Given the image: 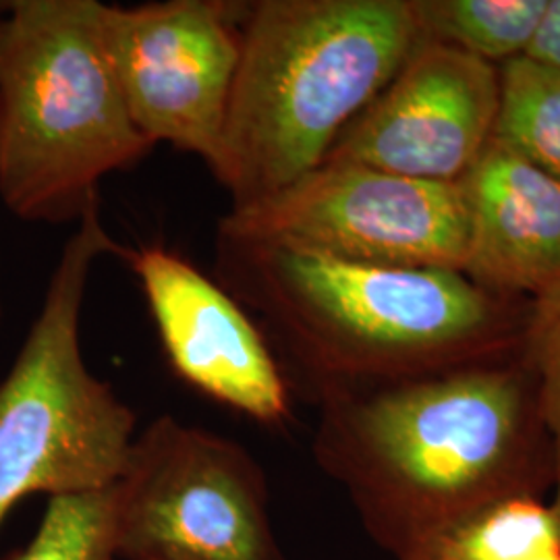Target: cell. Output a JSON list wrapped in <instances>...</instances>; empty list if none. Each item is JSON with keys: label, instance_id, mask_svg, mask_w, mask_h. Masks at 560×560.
<instances>
[{"label": "cell", "instance_id": "cell-1", "mask_svg": "<svg viewBox=\"0 0 560 560\" xmlns=\"http://www.w3.org/2000/svg\"><path fill=\"white\" fill-rule=\"evenodd\" d=\"M314 457L397 560H430L460 525L555 488L525 351L322 400Z\"/></svg>", "mask_w": 560, "mask_h": 560}, {"label": "cell", "instance_id": "cell-2", "mask_svg": "<svg viewBox=\"0 0 560 560\" xmlns=\"http://www.w3.org/2000/svg\"><path fill=\"white\" fill-rule=\"evenodd\" d=\"M214 280L260 326L284 381L322 400L523 351L532 300L459 270L376 268L217 240Z\"/></svg>", "mask_w": 560, "mask_h": 560}, {"label": "cell", "instance_id": "cell-3", "mask_svg": "<svg viewBox=\"0 0 560 560\" xmlns=\"http://www.w3.org/2000/svg\"><path fill=\"white\" fill-rule=\"evenodd\" d=\"M421 40L411 0H256L212 171L231 206L318 168Z\"/></svg>", "mask_w": 560, "mask_h": 560}, {"label": "cell", "instance_id": "cell-4", "mask_svg": "<svg viewBox=\"0 0 560 560\" xmlns=\"http://www.w3.org/2000/svg\"><path fill=\"white\" fill-rule=\"evenodd\" d=\"M98 0H13L0 13V201L20 221L78 222L102 180L154 145L133 125Z\"/></svg>", "mask_w": 560, "mask_h": 560}, {"label": "cell", "instance_id": "cell-5", "mask_svg": "<svg viewBox=\"0 0 560 560\" xmlns=\"http://www.w3.org/2000/svg\"><path fill=\"white\" fill-rule=\"evenodd\" d=\"M60 249L32 322L0 382V525L34 494L78 497L110 488L136 441V413L83 358L88 284L106 256L125 258L101 206Z\"/></svg>", "mask_w": 560, "mask_h": 560}, {"label": "cell", "instance_id": "cell-6", "mask_svg": "<svg viewBox=\"0 0 560 560\" xmlns=\"http://www.w3.org/2000/svg\"><path fill=\"white\" fill-rule=\"evenodd\" d=\"M217 240L360 266L463 272L469 217L457 183L322 162L261 200L231 206Z\"/></svg>", "mask_w": 560, "mask_h": 560}, {"label": "cell", "instance_id": "cell-7", "mask_svg": "<svg viewBox=\"0 0 560 560\" xmlns=\"http://www.w3.org/2000/svg\"><path fill=\"white\" fill-rule=\"evenodd\" d=\"M110 494L115 560H282L258 460L200 425L150 421Z\"/></svg>", "mask_w": 560, "mask_h": 560}, {"label": "cell", "instance_id": "cell-8", "mask_svg": "<svg viewBox=\"0 0 560 560\" xmlns=\"http://www.w3.org/2000/svg\"><path fill=\"white\" fill-rule=\"evenodd\" d=\"M240 0L102 4V42L141 136L214 171L241 57Z\"/></svg>", "mask_w": 560, "mask_h": 560}, {"label": "cell", "instance_id": "cell-9", "mask_svg": "<svg viewBox=\"0 0 560 560\" xmlns=\"http://www.w3.org/2000/svg\"><path fill=\"white\" fill-rule=\"evenodd\" d=\"M501 69L421 38L324 162H349L409 179L459 183L494 138Z\"/></svg>", "mask_w": 560, "mask_h": 560}, {"label": "cell", "instance_id": "cell-10", "mask_svg": "<svg viewBox=\"0 0 560 560\" xmlns=\"http://www.w3.org/2000/svg\"><path fill=\"white\" fill-rule=\"evenodd\" d=\"M177 376L264 425L291 413V388L260 326L240 301L164 245L125 254Z\"/></svg>", "mask_w": 560, "mask_h": 560}, {"label": "cell", "instance_id": "cell-11", "mask_svg": "<svg viewBox=\"0 0 560 560\" xmlns=\"http://www.w3.org/2000/svg\"><path fill=\"white\" fill-rule=\"evenodd\" d=\"M457 185L469 217L463 275L521 300L560 279V180L492 138Z\"/></svg>", "mask_w": 560, "mask_h": 560}, {"label": "cell", "instance_id": "cell-12", "mask_svg": "<svg viewBox=\"0 0 560 560\" xmlns=\"http://www.w3.org/2000/svg\"><path fill=\"white\" fill-rule=\"evenodd\" d=\"M548 0H411L423 40L501 67L525 57Z\"/></svg>", "mask_w": 560, "mask_h": 560}, {"label": "cell", "instance_id": "cell-13", "mask_svg": "<svg viewBox=\"0 0 560 560\" xmlns=\"http://www.w3.org/2000/svg\"><path fill=\"white\" fill-rule=\"evenodd\" d=\"M501 69L494 138L560 180V71L520 57Z\"/></svg>", "mask_w": 560, "mask_h": 560}, {"label": "cell", "instance_id": "cell-14", "mask_svg": "<svg viewBox=\"0 0 560 560\" xmlns=\"http://www.w3.org/2000/svg\"><path fill=\"white\" fill-rule=\"evenodd\" d=\"M430 560H560V523L541 499L502 502L460 525Z\"/></svg>", "mask_w": 560, "mask_h": 560}, {"label": "cell", "instance_id": "cell-15", "mask_svg": "<svg viewBox=\"0 0 560 560\" xmlns=\"http://www.w3.org/2000/svg\"><path fill=\"white\" fill-rule=\"evenodd\" d=\"M9 560H115L110 488L50 499L36 536Z\"/></svg>", "mask_w": 560, "mask_h": 560}, {"label": "cell", "instance_id": "cell-16", "mask_svg": "<svg viewBox=\"0 0 560 560\" xmlns=\"http://www.w3.org/2000/svg\"><path fill=\"white\" fill-rule=\"evenodd\" d=\"M523 351L538 378L540 411L555 453V499L560 523V279L532 300Z\"/></svg>", "mask_w": 560, "mask_h": 560}, {"label": "cell", "instance_id": "cell-17", "mask_svg": "<svg viewBox=\"0 0 560 560\" xmlns=\"http://www.w3.org/2000/svg\"><path fill=\"white\" fill-rule=\"evenodd\" d=\"M525 57L560 71V0H548L546 13Z\"/></svg>", "mask_w": 560, "mask_h": 560}, {"label": "cell", "instance_id": "cell-18", "mask_svg": "<svg viewBox=\"0 0 560 560\" xmlns=\"http://www.w3.org/2000/svg\"><path fill=\"white\" fill-rule=\"evenodd\" d=\"M0 324H2V303H0Z\"/></svg>", "mask_w": 560, "mask_h": 560}, {"label": "cell", "instance_id": "cell-19", "mask_svg": "<svg viewBox=\"0 0 560 560\" xmlns=\"http://www.w3.org/2000/svg\"><path fill=\"white\" fill-rule=\"evenodd\" d=\"M0 13H2V2H0Z\"/></svg>", "mask_w": 560, "mask_h": 560}]
</instances>
